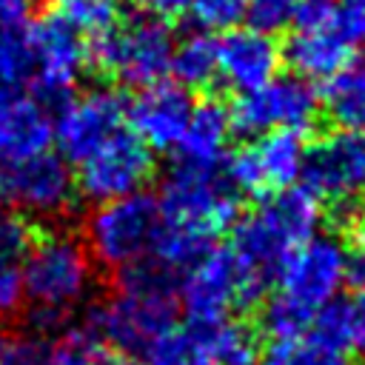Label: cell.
I'll list each match as a JSON object with an SVG mask.
<instances>
[{
  "instance_id": "obj_34",
  "label": "cell",
  "mask_w": 365,
  "mask_h": 365,
  "mask_svg": "<svg viewBox=\"0 0 365 365\" xmlns=\"http://www.w3.org/2000/svg\"><path fill=\"white\" fill-rule=\"evenodd\" d=\"M37 3L40 0H0V29L20 31L29 26L37 14Z\"/></svg>"
},
{
  "instance_id": "obj_4",
  "label": "cell",
  "mask_w": 365,
  "mask_h": 365,
  "mask_svg": "<svg viewBox=\"0 0 365 365\" xmlns=\"http://www.w3.org/2000/svg\"><path fill=\"white\" fill-rule=\"evenodd\" d=\"M29 317L40 334L57 331L91 291L94 259L83 240L66 231L46 234L31 242L23 259Z\"/></svg>"
},
{
  "instance_id": "obj_9",
  "label": "cell",
  "mask_w": 365,
  "mask_h": 365,
  "mask_svg": "<svg viewBox=\"0 0 365 365\" xmlns=\"http://www.w3.org/2000/svg\"><path fill=\"white\" fill-rule=\"evenodd\" d=\"M279 297L305 314H317L322 305L334 302L345 277V245L328 234H311L299 242L277 271Z\"/></svg>"
},
{
  "instance_id": "obj_23",
  "label": "cell",
  "mask_w": 365,
  "mask_h": 365,
  "mask_svg": "<svg viewBox=\"0 0 365 365\" xmlns=\"http://www.w3.org/2000/svg\"><path fill=\"white\" fill-rule=\"evenodd\" d=\"M168 71L182 88H208L217 80V40L205 31H194L174 43Z\"/></svg>"
},
{
  "instance_id": "obj_19",
  "label": "cell",
  "mask_w": 365,
  "mask_h": 365,
  "mask_svg": "<svg viewBox=\"0 0 365 365\" xmlns=\"http://www.w3.org/2000/svg\"><path fill=\"white\" fill-rule=\"evenodd\" d=\"M282 60L294 68L297 77L302 80H331L336 71H342L351 57H354V46H348L334 29L331 23H319V26H297L294 34H288Z\"/></svg>"
},
{
  "instance_id": "obj_29",
  "label": "cell",
  "mask_w": 365,
  "mask_h": 365,
  "mask_svg": "<svg viewBox=\"0 0 365 365\" xmlns=\"http://www.w3.org/2000/svg\"><path fill=\"white\" fill-rule=\"evenodd\" d=\"M188 11L202 31H225L245 20L248 0H188Z\"/></svg>"
},
{
  "instance_id": "obj_30",
  "label": "cell",
  "mask_w": 365,
  "mask_h": 365,
  "mask_svg": "<svg viewBox=\"0 0 365 365\" xmlns=\"http://www.w3.org/2000/svg\"><path fill=\"white\" fill-rule=\"evenodd\" d=\"M26 305L23 259L0 257V319H11Z\"/></svg>"
},
{
  "instance_id": "obj_1",
  "label": "cell",
  "mask_w": 365,
  "mask_h": 365,
  "mask_svg": "<svg viewBox=\"0 0 365 365\" xmlns=\"http://www.w3.org/2000/svg\"><path fill=\"white\" fill-rule=\"evenodd\" d=\"M163 231L154 257L182 271L205 248L214 245L237 220L240 194L228 182L222 163H194L177 157L160 182Z\"/></svg>"
},
{
  "instance_id": "obj_35",
  "label": "cell",
  "mask_w": 365,
  "mask_h": 365,
  "mask_svg": "<svg viewBox=\"0 0 365 365\" xmlns=\"http://www.w3.org/2000/svg\"><path fill=\"white\" fill-rule=\"evenodd\" d=\"M345 277L356 288H365V228L356 231L351 248H345Z\"/></svg>"
},
{
  "instance_id": "obj_10",
  "label": "cell",
  "mask_w": 365,
  "mask_h": 365,
  "mask_svg": "<svg viewBox=\"0 0 365 365\" xmlns=\"http://www.w3.org/2000/svg\"><path fill=\"white\" fill-rule=\"evenodd\" d=\"M305 188L336 208H354L365 197V131L334 128L305 148Z\"/></svg>"
},
{
  "instance_id": "obj_7",
  "label": "cell",
  "mask_w": 365,
  "mask_h": 365,
  "mask_svg": "<svg viewBox=\"0 0 365 365\" xmlns=\"http://www.w3.org/2000/svg\"><path fill=\"white\" fill-rule=\"evenodd\" d=\"M180 302L188 319H220L234 308H251L262 299V288L248 277L231 248L211 245L180 271Z\"/></svg>"
},
{
  "instance_id": "obj_15",
  "label": "cell",
  "mask_w": 365,
  "mask_h": 365,
  "mask_svg": "<svg viewBox=\"0 0 365 365\" xmlns=\"http://www.w3.org/2000/svg\"><path fill=\"white\" fill-rule=\"evenodd\" d=\"M74 174L68 163L54 151H40L20 163L6 165L3 194L31 217H57L66 214L74 202Z\"/></svg>"
},
{
  "instance_id": "obj_36",
  "label": "cell",
  "mask_w": 365,
  "mask_h": 365,
  "mask_svg": "<svg viewBox=\"0 0 365 365\" xmlns=\"http://www.w3.org/2000/svg\"><path fill=\"white\" fill-rule=\"evenodd\" d=\"M348 311H351V345L365 356V288H359Z\"/></svg>"
},
{
  "instance_id": "obj_24",
  "label": "cell",
  "mask_w": 365,
  "mask_h": 365,
  "mask_svg": "<svg viewBox=\"0 0 365 365\" xmlns=\"http://www.w3.org/2000/svg\"><path fill=\"white\" fill-rule=\"evenodd\" d=\"M211 342L220 365H254L257 362V336L237 319L220 317L208 319Z\"/></svg>"
},
{
  "instance_id": "obj_32",
  "label": "cell",
  "mask_w": 365,
  "mask_h": 365,
  "mask_svg": "<svg viewBox=\"0 0 365 365\" xmlns=\"http://www.w3.org/2000/svg\"><path fill=\"white\" fill-rule=\"evenodd\" d=\"M331 29L348 46H365V0H331Z\"/></svg>"
},
{
  "instance_id": "obj_3",
  "label": "cell",
  "mask_w": 365,
  "mask_h": 365,
  "mask_svg": "<svg viewBox=\"0 0 365 365\" xmlns=\"http://www.w3.org/2000/svg\"><path fill=\"white\" fill-rule=\"evenodd\" d=\"M319 228V200L308 188H282L268 194L234 225L231 251L248 277L268 291L285 257Z\"/></svg>"
},
{
  "instance_id": "obj_11",
  "label": "cell",
  "mask_w": 365,
  "mask_h": 365,
  "mask_svg": "<svg viewBox=\"0 0 365 365\" xmlns=\"http://www.w3.org/2000/svg\"><path fill=\"white\" fill-rule=\"evenodd\" d=\"M26 48L37 91L46 100L66 103L77 80L88 68V43L83 40V34L57 14H46L31 20Z\"/></svg>"
},
{
  "instance_id": "obj_14",
  "label": "cell",
  "mask_w": 365,
  "mask_h": 365,
  "mask_svg": "<svg viewBox=\"0 0 365 365\" xmlns=\"http://www.w3.org/2000/svg\"><path fill=\"white\" fill-rule=\"evenodd\" d=\"M125 123V100L117 88L97 86L68 97L54 120V143L66 163H83Z\"/></svg>"
},
{
  "instance_id": "obj_16",
  "label": "cell",
  "mask_w": 365,
  "mask_h": 365,
  "mask_svg": "<svg viewBox=\"0 0 365 365\" xmlns=\"http://www.w3.org/2000/svg\"><path fill=\"white\" fill-rule=\"evenodd\" d=\"M191 94L180 83L157 80L143 86L131 103H125V120L131 131L151 151H177L191 114Z\"/></svg>"
},
{
  "instance_id": "obj_28",
  "label": "cell",
  "mask_w": 365,
  "mask_h": 365,
  "mask_svg": "<svg viewBox=\"0 0 365 365\" xmlns=\"http://www.w3.org/2000/svg\"><path fill=\"white\" fill-rule=\"evenodd\" d=\"M262 365H351V362L342 351H331L308 336H299L291 342H277Z\"/></svg>"
},
{
  "instance_id": "obj_26",
  "label": "cell",
  "mask_w": 365,
  "mask_h": 365,
  "mask_svg": "<svg viewBox=\"0 0 365 365\" xmlns=\"http://www.w3.org/2000/svg\"><path fill=\"white\" fill-rule=\"evenodd\" d=\"M31 83V60L26 37L11 29H0V100L17 97Z\"/></svg>"
},
{
  "instance_id": "obj_2",
  "label": "cell",
  "mask_w": 365,
  "mask_h": 365,
  "mask_svg": "<svg viewBox=\"0 0 365 365\" xmlns=\"http://www.w3.org/2000/svg\"><path fill=\"white\" fill-rule=\"evenodd\" d=\"M180 271L157 257L123 268L117 291L94 308L86 322L100 342L120 354H145V348L174 325L180 305Z\"/></svg>"
},
{
  "instance_id": "obj_39",
  "label": "cell",
  "mask_w": 365,
  "mask_h": 365,
  "mask_svg": "<svg viewBox=\"0 0 365 365\" xmlns=\"http://www.w3.org/2000/svg\"><path fill=\"white\" fill-rule=\"evenodd\" d=\"M0 197H3V174H0Z\"/></svg>"
},
{
  "instance_id": "obj_37",
  "label": "cell",
  "mask_w": 365,
  "mask_h": 365,
  "mask_svg": "<svg viewBox=\"0 0 365 365\" xmlns=\"http://www.w3.org/2000/svg\"><path fill=\"white\" fill-rule=\"evenodd\" d=\"M148 14L154 17H180L182 11H188V0H137Z\"/></svg>"
},
{
  "instance_id": "obj_18",
  "label": "cell",
  "mask_w": 365,
  "mask_h": 365,
  "mask_svg": "<svg viewBox=\"0 0 365 365\" xmlns=\"http://www.w3.org/2000/svg\"><path fill=\"white\" fill-rule=\"evenodd\" d=\"M51 140L54 120L43 103L23 94L0 100V163L11 165L48 151Z\"/></svg>"
},
{
  "instance_id": "obj_31",
  "label": "cell",
  "mask_w": 365,
  "mask_h": 365,
  "mask_svg": "<svg viewBox=\"0 0 365 365\" xmlns=\"http://www.w3.org/2000/svg\"><path fill=\"white\" fill-rule=\"evenodd\" d=\"M299 3L302 0H248V11H245L248 26L274 34L288 23H294Z\"/></svg>"
},
{
  "instance_id": "obj_12",
  "label": "cell",
  "mask_w": 365,
  "mask_h": 365,
  "mask_svg": "<svg viewBox=\"0 0 365 365\" xmlns=\"http://www.w3.org/2000/svg\"><path fill=\"white\" fill-rule=\"evenodd\" d=\"M151 174H154L151 148L134 131L120 128L80 163L74 182L86 200L106 202L143 191Z\"/></svg>"
},
{
  "instance_id": "obj_33",
  "label": "cell",
  "mask_w": 365,
  "mask_h": 365,
  "mask_svg": "<svg viewBox=\"0 0 365 365\" xmlns=\"http://www.w3.org/2000/svg\"><path fill=\"white\" fill-rule=\"evenodd\" d=\"M31 242H34V231L23 214H3L0 217V257L26 259Z\"/></svg>"
},
{
  "instance_id": "obj_17",
  "label": "cell",
  "mask_w": 365,
  "mask_h": 365,
  "mask_svg": "<svg viewBox=\"0 0 365 365\" xmlns=\"http://www.w3.org/2000/svg\"><path fill=\"white\" fill-rule=\"evenodd\" d=\"M282 51L274 34L254 26L225 29L217 40V77L237 94L254 91L277 77Z\"/></svg>"
},
{
  "instance_id": "obj_21",
  "label": "cell",
  "mask_w": 365,
  "mask_h": 365,
  "mask_svg": "<svg viewBox=\"0 0 365 365\" xmlns=\"http://www.w3.org/2000/svg\"><path fill=\"white\" fill-rule=\"evenodd\" d=\"M145 365H220L208 319L171 325L145 348Z\"/></svg>"
},
{
  "instance_id": "obj_22",
  "label": "cell",
  "mask_w": 365,
  "mask_h": 365,
  "mask_svg": "<svg viewBox=\"0 0 365 365\" xmlns=\"http://www.w3.org/2000/svg\"><path fill=\"white\" fill-rule=\"evenodd\" d=\"M319 108L336 128L365 131V60L348 63L331 80H325Z\"/></svg>"
},
{
  "instance_id": "obj_6",
  "label": "cell",
  "mask_w": 365,
  "mask_h": 365,
  "mask_svg": "<svg viewBox=\"0 0 365 365\" xmlns=\"http://www.w3.org/2000/svg\"><path fill=\"white\" fill-rule=\"evenodd\" d=\"M171 51L174 34L168 23L143 11L94 34L88 43V66L143 88L168 74Z\"/></svg>"
},
{
  "instance_id": "obj_8",
  "label": "cell",
  "mask_w": 365,
  "mask_h": 365,
  "mask_svg": "<svg viewBox=\"0 0 365 365\" xmlns=\"http://www.w3.org/2000/svg\"><path fill=\"white\" fill-rule=\"evenodd\" d=\"M231 131L242 137H259L268 131H299L305 134L319 117V97L308 80L274 77L265 86L240 94V100L228 108Z\"/></svg>"
},
{
  "instance_id": "obj_20",
  "label": "cell",
  "mask_w": 365,
  "mask_h": 365,
  "mask_svg": "<svg viewBox=\"0 0 365 365\" xmlns=\"http://www.w3.org/2000/svg\"><path fill=\"white\" fill-rule=\"evenodd\" d=\"M228 137H231V114L225 103L205 97L191 106L188 125L177 145V157L194 163H222Z\"/></svg>"
},
{
  "instance_id": "obj_38",
  "label": "cell",
  "mask_w": 365,
  "mask_h": 365,
  "mask_svg": "<svg viewBox=\"0 0 365 365\" xmlns=\"http://www.w3.org/2000/svg\"><path fill=\"white\" fill-rule=\"evenodd\" d=\"M3 348H6V339L0 336V356H3Z\"/></svg>"
},
{
  "instance_id": "obj_25",
  "label": "cell",
  "mask_w": 365,
  "mask_h": 365,
  "mask_svg": "<svg viewBox=\"0 0 365 365\" xmlns=\"http://www.w3.org/2000/svg\"><path fill=\"white\" fill-rule=\"evenodd\" d=\"M54 14L80 34H100L120 23V0H54Z\"/></svg>"
},
{
  "instance_id": "obj_5",
  "label": "cell",
  "mask_w": 365,
  "mask_h": 365,
  "mask_svg": "<svg viewBox=\"0 0 365 365\" xmlns=\"http://www.w3.org/2000/svg\"><path fill=\"white\" fill-rule=\"evenodd\" d=\"M160 231L163 214L157 197L134 191L97 202L86 222V248L94 262L123 271L140 259L154 257Z\"/></svg>"
},
{
  "instance_id": "obj_27",
  "label": "cell",
  "mask_w": 365,
  "mask_h": 365,
  "mask_svg": "<svg viewBox=\"0 0 365 365\" xmlns=\"http://www.w3.org/2000/svg\"><path fill=\"white\" fill-rule=\"evenodd\" d=\"M305 336L314 339L317 345H325L331 351H342L345 354L351 348V311H348V305L339 302V299L322 305L314 314Z\"/></svg>"
},
{
  "instance_id": "obj_13",
  "label": "cell",
  "mask_w": 365,
  "mask_h": 365,
  "mask_svg": "<svg viewBox=\"0 0 365 365\" xmlns=\"http://www.w3.org/2000/svg\"><path fill=\"white\" fill-rule=\"evenodd\" d=\"M305 148L299 131H268L254 145L234 151L222 163V171L237 194H274L302 177Z\"/></svg>"
}]
</instances>
